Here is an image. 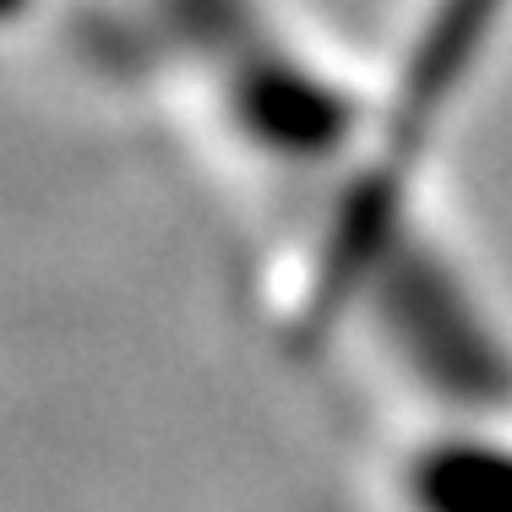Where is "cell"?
I'll list each match as a JSON object with an SVG mask.
<instances>
[{
  "mask_svg": "<svg viewBox=\"0 0 512 512\" xmlns=\"http://www.w3.org/2000/svg\"><path fill=\"white\" fill-rule=\"evenodd\" d=\"M387 512H512V409H414L382 458Z\"/></svg>",
  "mask_w": 512,
  "mask_h": 512,
  "instance_id": "2",
  "label": "cell"
},
{
  "mask_svg": "<svg viewBox=\"0 0 512 512\" xmlns=\"http://www.w3.org/2000/svg\"><path fill=\"white\" fill-rule=\"evenodd\" d=\"M131 28L218 153L306 218L355 169L376 88L278 0H131Z\"/></svg>",
  "mask_w": 512,
  "mask_h": 512,
  "instance_id": "1",
  "label": "cell"
}]
</instances>
